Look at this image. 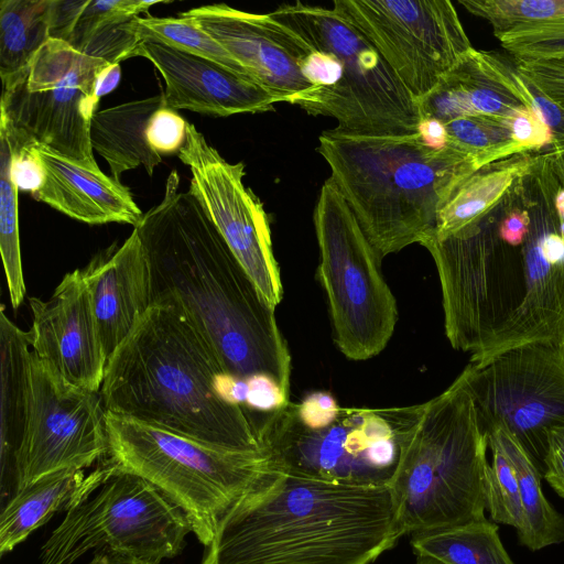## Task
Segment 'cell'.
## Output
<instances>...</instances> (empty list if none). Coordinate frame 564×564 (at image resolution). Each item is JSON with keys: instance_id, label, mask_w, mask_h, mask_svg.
<instances>
[{"instance_id": "46", "label": "cell", "mask_w": 564, "mask_h": 564, "mask_svg": "<svg viewBox=\"0 0 564 564\" xmlns=\"http://www.w3.org/2000/svg\"><path fill=\"white\" fill-rule=\"evenodd\" d=\"M87 564H151L112 551L94 552Z\"/></svg>"}, {"instance_id": "31", "label": "cell", "mask_w": 564, "mask_h": 564, "mask_svg": "<svg viewBox=\"0 0 564 564\" xmlns=\"http://www.w3.org/2000/svg\"><path fill=\"white\" fill-rule=\"evenodd\" d=\"M510 120L487 115L456 118L444 124L446 145L473 158L479 167L529 152L513 140Z\"/></svg>"}, {"instance_id": "37", "label": "cell", "mask_w": 564, "mask_h": 564, "mask_svg": "<svg viewBox=\"0 0 564 564\" xmlns=\"http://www.w3.org/2000/svg\"><path fill=\"white\" fill-rule=\"evenodd\" d=\"M514 59L519 73L564 110V55Z\"/></svg>"}, {"instance_id": "49", "label": "cell", "mask_w": 564, "mask_h": 564, "mask_svg": "<svg viewBox=\"0 0 564 564\" xmlns=\"http://www.w3.org/2000/svg\"><path fill=\"white\" fill-rule=\"evenodd\" d=\"M414 564H444L441 561L426 555H416Z\"/></svg>"}, {"instance_id": "36", "label": "cell", "mask_w": 564, "mask_h": 564, "mask_svg": "<svg viewBox=\"0 0 564 564\" xmlns=\"http://www.w3.org/2000/svg\"><path fill=\"white\" fill-rule=\"evenodd\" d=\"M514 58L564 55V21L523 25L496 36Z\"/></svg>"}, {"instance_id": "5", "label": "cell", "mask_w": 564, "mask_h": 564, "mask_svg": "<svg viewBox=\"0 0 564 564\" xmlns=\"http://www.w3.org/2000/svg\"><path fill=\"white\" fill-rule=\"evenodd\" d=\"M330 180L380 259L434 234L437 214L454 187L479 169L422 132L352 134L337 128L318 137Z\"/></svg>"}, {"instance_id": "32", "label": "cell", "mask_w": 564, "mask_h": 564, "mask_svg": "<svg viewBox=\"0 0 564 564\" xmlns=\"http://www.w3.org/2000/svg\"><path fill=\"white\" fill-rule=\"evenodd\" d=\"M11 161L9 141L0 131V252L11 306L15 310L22 304L26 289L19 236V189L12 177Z\"/></svg>"}, {"instance_id": "3", "label": "cell", "mask_w": 564, "mask_h": 564, "mask_svg": "<svg viewBox=\"0 0 564 564\" xmlns=\"http://www.w3.org/2000/svg\"><path fill=\"white\" fill-rule=\"evenodd\" d=\"M403 535L388 484L270 468L224 517L202 564H370Z\"/></svg>"}, {"instance_id": "7", "label": "cell", "mask_w": 564, "mask_h": 564, "mask_svg": "<svg viewBox=\"0 0 564 564\" xmlns=\"http://www.w3.org/2000/svg\"><path fill=\"white\" fill-rule=\"evenodd\" d=\"M106 432L105 459L169 497L205 547L228 511L271 468L262 452L217 446L111 412Z\"/></svg>"}, {"instance_id": "8", "label": "cell", "mask_w": 564, "mask_h": 564, "mask_svg": "<svg viewBox=\"0 0 564 564\" xmlns=\"http://www.w3.org/2000/svg\"><path fill=\"white\" fill-rule=\"evenodd\" d=\"M422 404L402 408H341L333 423L304 426L283 408L252 419L272 469L351 486L388 484Z\"/></svg>"}, {"instance_id": "40", "label": "cell", "mask_w": 564, "mask_h": 564, "mask_svg": "<svg viewBox=\"0 0 564 564\" xmlns=\"http://www.w3.org/2000/svg\"><path fill=\"white\" fill-rule=\"evenodd\" d=\"M513 140L529 152H541L552 144L549 127L534 109H522L510 120Z\"/></svg>"}, {"instance_id": "11", "label": "cell", "mask_w": 564, "mask_h": 564, "mask_svg": "<svg viewBox=\"0 0 564 564\" xmlns=\"http://www.w3.org/2000/svg\"><path fill=\"white\" fill-rule=\"evenodd\" d=\"M270 15L312 47L335 54L343 65L339 84L307 113L330 117L338 130L352 134L420 132L416 100L376 47L333 8L297 1L278 7Z\"/></svg>"}, {"instance_id": "20", "label": "cell", "mask_w": 564, "mask_h": 564, "mask_svg": "<svg viewBox=\"0 0 564 564\" xmlns=\"http://www.w3.org/2000/svg\"><path fill=\"white\" fill-rule=\"evenodd\" d=\"M416 105L421 123L443 124L471 115L510 119L522 109H534L514 57L474 47Z\"/></svg>"}, {"instance_id": "41", "label": "cell", "mask_w": 564, "mask_h": 564, "mask_svg": "<svg viewBox=\"0 0 564 564\" xmlns=\"http://www.w3.org/2000/svg\"><path fill=\"white\" fill-rule=\"evenodd\" d=\"M290 406L295 417L310 429L329 425L341 410L334 397L325 391L312 392L300 403L290 402Z\"/></svg>"}, {"instance_id": "34", "label": "cell", "mask_w": 564, "mask_h": 564, "mask_svg": "<svg viewBox=\"0 0 564 564\" xmlns=\"http://www.w3.org/2000/svg\"><path fill=\"white\" fill-rule=\"evenodd\" d=\"M467 11L487 20L495 36L516 28L564 21V0H459Z\"/></svg>"}, {"instance_id": "9", "label": "cell", "mask_w": 564, "mask_h": 564, "mask_svg": "<svg viewBox=\"0 0 564 564\" xmlns=\"http://www.w3.org/2000/svg\"><path fill=\"white\" fill-rule=\"evenodd\" d=\"M192 532L185 513L147 479L106 459L51 533L40 564H74L89 551H112L161 564L181 554Z\"/></svg>"}, {"instance_id": "6", "label": "cell", "mask_w": 564, "mask_h": 564, "mask_svg": "<svg viewBox=\"0 0 564 564\" xmlns=\"http://www.w3.org/2000/svg\"><path fill=\"white\" fill-rule=\"evenodd\" d=\"M487 448L476 405L459 375L423 403L388 482L404 535L486 519Z\"/></svg>"}, {"instance_id": "45", "label": "cell", "mask_w": 564, "mask_h": 564, "mask_svg": "<svg viewBox=\"0 0 564 564\" xmlns=\"http://www.w3.org/2000/svg\"><path fill=\"white\" fill-rule=\"evenodd\" d=\"M121 76V69L119 64H108L102 68L97 80V96H101L113 90Z\"/></svg>"}, {"instance_id": "21", "label": "cell", "mask_w": 564, "mask_h": 564, "mask_svg": "<svg viewBox=\"0 0 564 564\" xmlns=\"http://www.w3.org/2000/svg\"><path fill=\"white\" fill-rule=\"evenodd\" d=\"M82 272L108 360L153 305L151 271L137 231L120 247L96 254Z\"/></svg>"}, {"instance_id": "50", "label": "cell", "mask_w": 564, "mask_h": 564, "mask_svg": "<svg viewBox=\"0 0 564 564\" xmlns=\"http://www.w3.org/2000/svg\"><path fill=\"white\" fill-rule=\"evenodd\" d=\"M561 234L564 237V220H561Z\"/></svg>"}, {"instance_id": "25", "label": "cell", "mask_w": 564, "mask_h": 564, "mask_svg": "<svg viewBox=\"0 0 564 564\" xmlns=\"http://www.w3.org/2000/svg\"><path fill=\"white\" fill-rule=\"evenodd\" d=\"M538 153H518L484 165L466 176L443 203L431 238L453 235L495 208L530 169Z\"/></svg>"}, {"instance_id": "10", "label": "cell", "mask_w": 564, "mask_h": 564, "mask_svg": "<svg viewBox=\"0 0 564 564\" xmlns=\"http://www.w3.org/2000/svg\"><path fill=\"white\" fill-rule=\"evenodd\" d=\"M318 279L325 290L339 350L351 360L380 354L398 319L395 299L380 257L328 177L314 208Z\"/></svg>"}, {"instance_id": "2", "label": "cell", "mask_w": 564, "mask_h": 564, "mask_svg": "<svg viewBox=\"0 0 564 564\" xmlns=\"http://www.w3.org/2000/svg\"><path fill=\"white\" fill-rule=\"evenodd\" d=\"M178 187L173 170L162 200L133 228L149 262L153 305L181 312L226 372L267 375L290 393L291 356L275 308L195 195Z\"/></svg>"}, {"instance_id": "30", "label": "cell", "mask_w": 564, "mask_h": 564, "mask_svg": "<svg viewBox=\"0 0 564 564\" xmlns=\"http://www.w3.org/2000/svg\"><path fill=\"white\" fill-rule=\"evenodd\" d=\"M415 555L444 564H516L506 551L497 523L487 519L411 535Z\"/></svg>"}, {"instance_id": "35", "label": "cell", "mask_w": 564, "mask_h": 564, "mask_svg": "<svg viewBox=\"0 0 564 564\" xmlns=\"http://www.w3.org/2000/svg\"><path fill=\"white\" fill-rule=\"evenodd\" d=\"M492 460L485 482L486 509L495 523L511 525L517 533L524 527L518 479L512 464L491 436L487 435Z\"/></svg>"}, {"instance_id": "15", "label": "cell", "mask_w": 564, "mask_h": 564, "mask_svg": "<svg viewBox=\"0 0 564 564\" xmlns=\"http://www.w3.org/2000/svg\"><path fill=\"white\" fill-rule=\"evenodd\" d=\"M100 392L57 377L31 350L28 421L13 460L15 489L64 469H86L107 457Z\"/></svg>"}, {"instance_id": "16", "label": "cell", "mask_w": 564, "mask_h": 564, "mask_svg": "<svg viewBox=\"0 0 564 564\" xmlns=\"http://www.w3.org/2000/svg\"><path fill=\"white\" fill-rule=\"evenodd\" d=\"M191 171L188 191L205 208L228 247L272 307L283 296L280 270L261 202L243 183L245 165L229 163L188 123L177 153Z\"/></svg>"}, {"instance_id": "29", "label": "cell", "mask_w": 564, "mask_h": 564, "mask_svg": "<svg viewBox=\"0 0 564 564\" xmlns=\"http://www.w3.org/2000/svg\"><path fill=\"white\" fill-rule=\"evenodd\" d=\"M52 0L0 1L2 86L23 73L50 39Z\"/></svg>"}, {"instance_id": "26", "label": "cell", "mask_w": 564, "mask_h": 564, "mask_svg": "<svg viewBox=\"0 0 564 564\" xmlns=\"http://www.w3.org/2000/svg\"><path fill=\"white\" fill-rule=\"evenodd\" d=\"M162 1L88 0L66 43L110 64L135 56L142 42L134 19Z\"/></svg>"}, {"instance_id": "12", "label": "cell", "mask_w": 564, "mask_h": 564, "mask_svg": "<svg viewBox=\"0 0 564 564\" xmlns=\"http://www.w3.org/2000/svg\"><path fill=\"white\" fill-rule=\"evenodd\" d=\"M108 62L48 39L30 66L3 85L1 119L30 141L85 165H98L90 142L97 80Z\"/></svg>"}, {"instance_id": "33", "label": "cell", "mask_w": 564, "mask_h": 564, "mask_svg": "<svg viewBox=\"0 0 564 564\" xmlns=\"http://www.w3.org/2000/svg\"><path fill=\"white\" fill-rule=\"evenodd\" d=\"M134 28L141 41L162 43L217 62L252 79L249 72L219 42L187 18L137 17Z\"/></svg>"}, {"instance_id": "17", "label": "cell", "mask_w": 564, "mask_h": 564, "mask_svg": "<svg viewBox=\"0 0 564 564\" xmlns=\"http://www.w3.org/2000/svg\"><path fill=\"white\" fill-rule=\"evenodd\" d=\"M219 42L278 102L299 107L314 91L303 65L314 48L269 14L249 13L225 3L178 13Z\"/></svg>"}, {"instance_id": "22", "label": "cell", "mask_w": 564, "mask_h": 564, "mask_svg": "<svg viewBox=\"0 0 564 564\" xmlns=\"http://www.w3.org/2000/svg\"><path fill=\"white\" fill-rule=\"evenodd\" d=\"M45 177L31 195L76 220L102 225H139L143 214L128 187L101 172L34 143Z\"/></svg>"}, {"instance_id": "1", "label": "cell", "mask_w": 564, "mask_h": 564, "mask_svg": "<svg viewBox=\"0 0 564 564\" xmlns=\"http://www.w3.org/2000/svg\"><path fill=\"white\" fill-rule=\"evenodd\" d=\"M530 224L522 243L498 232L502 200L442 239L422 243L437 269L445 334L484 362L529 343L564 346V237L555 197L561 184L549 150L516 182Z\"/></svg>"}, {"instance_id": "19", "label": "cell", "mask_w": 564, "mask_h": 564, "mask_svg": "<svg viewBox=\"0 0 564 564\" xmlns=\"http://www.w3.org/2000/svg\"><path fill=\"white\" fill-rule=\"evenodd\" d=\"M135 56L145 57L160 72L165 82L166 106L172 109L228 117L272 110L278 102L251 78L162 43L142 41Z\"/></svg>"}, {"instance_id": "28", "label": "cell", "mask_w": 564, "mask_h": 564, "mask_svg": "<svg viewBox=\"0 0 564 564\" xmlns=\"http://www.w3.org/2000/svg\"><path fill=\"white\" fill-rule=\"evenodd\" d=\"M486 435H491L512 464L519 486L523 509L524 527L518 532L519 544L530 551H539L564 542V516L554 509L545 498L540 473L535 464L502 426H496Z\"/></svg>"}, {"instance_id": "47", "label": "cell", "mask_w": 564, "mask_h": 564, "mask_svg": "<svg viewBox=\"0 0 564 564\" xmlns=\"http://www.w3.org/2000/svg\"><path fill=\"white\" fill-rule=\"evenodd\" d=\"M549 151L551 152L554 173L561 184V187L564 188V148H549Z\"/></svg>"}, {"instance_id": "43", "label": "cell", "mask_w": 564, "mask_h": 564, "mask_svg": "<svg viewBox=\"0 0 564 564\" xmlns=\"http://www.w3.org/2000/svg\"><path fill=\"white\" fill-rule=\"evenodd\" d=\"M543 478L564 498V426L549 433Z\"/></svg>"}, {"instance_id": "23", "label": "cell", "mask_w": 564, "mask_h": 564, "mask_svg": "<svg viewBox=\"0 0 564 564\" xmlns=\"http://www.w3.org/2000/svg\"><path fill=\"white\" fill-rule=\"evenodd\" d=\"M165 106L162 93L95 112L90 123L91 147L107 161L111 177L120 182L122 173L140 165L152 176L162 158L150 147L145 130L154 112Z\"/></svg>"}, {"instance_id": "42", "label": "cell", "mask_w": 564, "mask_h": 564, "mask_svg": "<svg viewBox=\"0 0 564 564\" xmlns=\"http://www.w3.org/2000/svg\"><path fill=\"white\" fill-rule=\"evenodd\" d=\"M524 82L532 96L534 110L542 118L552 133L553 140L549 148H564V110L547 98L527 78H524Z\"/></svg>"}, {"instance_id": "4", "label": "cell", "mask_w": 564, "mask_h": 564, "mask_svg": "<svg viewBox=\"0 0 564 564\" xmlns=\"http://www.w3.org/2000/svg\"><path fill=\"white\" fill-rule=\"evenodd\" d=\"M224 371L181 312L152 305L108 358L100 397L106 412L217 446L262 452L248 411L216 392Z\"/></svg>"}, {"instance_id": "24", "label": "cell", "mask_w": 564, "mask_h": 564, "mask_svg": "<svg viewBox=\"0 0 564 564\" xmlns=\"http://www.w3.org/2000/svg\"><path fill=\"white\" fill-rule=\"evenodd\" d=\"M94 470L64 469L15 489L0 516V554L13 551L58 511H67L89 488Z\"/></svg>"}, {"instance_id": "27", "label": "cell", "mask_w": 564, "mask_h": 564, "mask_svg": "<svg viewBox=\"0 0 564 564\" xmlns=\"http://www.w3.org/2000/svg\"><path fill=\"white\" fill-rule=\"evenodd\" d=\"M1 350V476L19 451L26 427L29 406V364L31 347L28 332L18 327L0 310Z\"/></svg>"}, {"instance_id": "18", "label": "cell", "mask_w": 564, "mask_h": 564, "mask_svg": "<svg viewBox=\"0 0 564 564\" xmlns=\"http://www.w3.org/2000/svg\"><path fill=\"white\" fill-rule=\"evenodd\" d=\"M29 303L35 356L65 382L100 392L107 356L82 270L66 273L48 300L30 297Z\"/></svg>"}, {"instance_id": "13", "label": "cell", "mask_w": 564, "mask_h": 564, "mask_svg": "<svg viewBox=\"0 0 564 564\" xmlns=\"http://www.w3.org/2000/svg\"><path fill=\"white\" fill-rule=\"evenodd\" d=\"M460 375L485 433L502 426L543 475L549 433L564 426V346L520 345Z\"/></svg>"}, {"instance_id": "39", "label": "cell", "mask_w": 564, "mask_h": 564, "mask_svg": "<svg viewBox=\"0 0 564 564\" xmlns=\"http://www.w3.org/2000/svg\"><path fill=\"white\" fill-rule=\"evenodd\" d=\"M248 384L245 409L248 412L271 413L290 402L288 393L273 378L253 375L246 378Z\"/></svg>"}, {"instance_id": "14", "label": "cell", "mask_w": 564, "mask_h": 564, "mask_svg": "<svg viewBox=\"0 0 564 564\" xmlns=\"http://www.w3.org/2000/svg\"><path fill=\"white\" fill-rule=\"evenodd\" d=\"M333 10L376 47L415 100L473 48L449 0H336Z\"/></svg>"}, {"instance_id": "38", "label": "cell", "mask_w": 564, "mask_h": 564, "mask_svg": "<svg viewBox=\"0 0 564 564\" xmlns=\"http://www.w3.org/2000/svg\"><path fill=\"white\" fill-rule=\"evenodd\" d=\"M188 122L165 106L154 112L147 126L150 147L160 154L178 153L186 142Z\"/></svg>"}, {"instance_id": "48", "label": "cell", "mask_w": 564, "mask_h": 564, "mask_svg": "<svg viewBox=\"0 0 564 564\" xmlns=\"http://www.w3.org/2000/svg\"><path fill=\"white\" fill-rule=\"evenodd\" d=\"M555 207L561 220H564V188H560L555 197Z\"/></svg>"}, {"instance_id": "44", "label": "cell", "mask_w": 564, "mask_h": 564, "mask_svg": "<svg viewBox=\"0 0 564 564\" xmlns=\"http://www.w3.org/2000/svg\"><path fill=\"white\" fill-rule=\"evenodd\" d=\"M88 0H52L50 39L67 42Z\"/></svg>"}]
</instances>
